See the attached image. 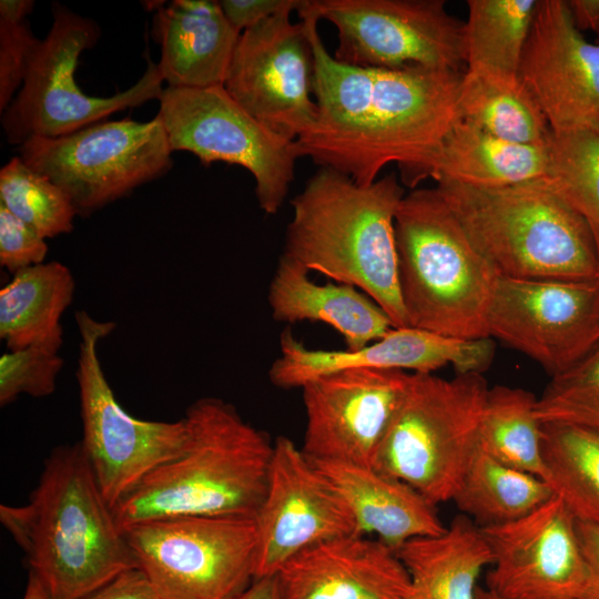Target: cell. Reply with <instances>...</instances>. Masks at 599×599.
I'll return each instance as SVG.
<instances>
[{
	"instance_id": "cell-1",
	"label": "cell",
	"mask_w": 599,
	"mask_h": 599,
	"mask_svg": "<svg viewBox=\"0 0 599 599\" xmlns=\"http://www.w3.org/2000/svg\"><path fill=\"white\" fill-rule=\"evenodd\" d=\"M297 13L314 54L317 116L296 140L298 155L367 186L396 163L402 184L414 187L458 119L465 71L361 68L337 61L317 30L318 16L304 0Z\"/></svg>"
},
{
	"instance_id": "cell-2",
	"label": "cell",
	"mask_w": 599,
	"mask_h": 599,
	"mask_svg": "<svg viewBox=\"0 0 599 599\" xmlns=\"http://www.w3.org/2000/svg\"><path fill=\"white\" fill-rule=\"evenodd\" d=\"M0 521L52 599H83L138 568L81 441L55 447L28 502L1 505Z\"/></svg>"
},
{
	"instance_id": "cell-3",
	"label": "cell",
	"mask_w": 599,
	"mask_h": 599,
	"mask_svg": "<svg viewBox=\"0 0 599 599\" xmlns=\"http://www.w3.org/2000/svg\"><path fill=\"white\" fill-rule=\"evenodd\" d=\"M183 451L146 475L112 508L118 526L174 517L254 519L263 501L274 441L217 397L185 412Z\"/></svg>"
},
{
	"instance_id": "cell-4",
	"label": "cell",
	"mask_w": 599,
	"mask_h": 599,
	"mask_svg": "<svg viewBox=\"0 0 599 599\" xmlns=\"http://www.w3.org/2000/svg\"><path fill=\"white\" fill-rule=\"evenodd\" d=\"M405 190L395 173L367 186L321 167L291 202L283 255L373 300L407 327L398 277L395 215Z\"/></svg>"
},
{
	"instance_id": "cell-5",
	"label": "cell",
	"mask_w": 599,
	"mask_h": 599,
	"mask_svg": "<svg viewBox=\"0 0 599 599\" xmlns=\"http://www.w3.org/2000/svg\"><path fill=\"white\" fill-rule=\"evenodd\" d=\"M436 187L498 275L599 278V256L585 221L546 179L505 187L438 181Z\"/></svg>"
},
{
	"instance_id": "cell-6",
	"label": "cell",
	"mask_w": 599,
	"mask_h": 599,
	"mask_svg": "<svg viewBox=\"0 0 599 599\" xmlns=\"http://www.w3.org/2000/svg\"><path fill=\"white\" fill-rule=\"evenodd\" d=\"M394 227L408 326L463 339L490 338L486 316L498 273L437 187L405 194Z\"/></svg>"
},
{
	"instance_id": "cell-7",
	"label": "cell",
	"mask_w": 599,
	"mask_h": 599,
	"mask_svg": "<svg viewBox=\"0 0 599 599\" xmlns=\"http://www.w3.org/2000/svg\"><path fill=\"white\" fill-rule=\"evenodd\" d=\"M488 389L480 373L453 379L413 373L372 467L435 506L453 500L479 445Z\"/></svg>"
},
{
	"instance_id": "cell-8",
	"label": "cell",
	"mask_w": 599,
	"mask_h": 599,
	"mask_svg": "<svg viewBox=\"0 0 599 599\" xmlns=\"http://www.w3.org/2000/svg\"><path fill=\"white\" fill-rule=\"evenodd\" d=\"M52 16V27L40 40L22 88L1 118L10 144L21 145L31 136L70 134L120 110L160 99L163 77L149 57L145 72L130 89L109 98L81 91L74 80L78 60L95 45L101 29L61 3H53Z\"/></svg>"
},
{
	"instance_id": "cell-9",
	"label": "cell",
	"mask_w": 599,
	"mask_h": 599,
	"mask_svg": "<svg viewBox=\"0 0 599 599\" xmlns=\"http://www.w3.org/2000/svg\"><path fill=\"white\" fill-rule=\"evenodd\" d=\"M172 152L158 114L148 122L126 118L57 138L31 136L19 146L21 160L59 186L81 216L164 175Z\"/></svg>"
},
{
	"instance_id": "cell-10",
	"label": "cell",
	"mask_w": 599,
	"mask_h": 599,
	"mask_svg": "<svg viewBox=\"0 0 599 599\" xmlns=\"http://www.w3.org/2000/svg\"><path fill=\"white\" fill-rule=\"evenodd\" d=\"M122 531L159 599H238L255 580L252 518H162Z\"/></svg>"
},
{
	"instance_id": "cell-11",
	"label": "cell",
	"mask_w": 599,
	"mask_h": 599,
	"mask_svg": "<svg viewBox=\"0 0 599 599\" xmlns=\"http://www.w3.org/2000/svg\"><path fill=\"white\" fill-rule=\"evenodd\" d=\"M80 335L75 377L82 422L81 445L101 493L113 506L146 475L184 449V418L175 422L140 419L116 400L104 375L99 343L115 328L87 311L75 312Z\"/></svg>"
},
{
	"instance_id": "cell-12",
	"label": "cell",
	"mask_w": 599,
	"mask_h": 599,
	"mask_svg": "<svg viewBox=\"0 0 599 599\" xmlns=\"http://www.w3.org/2000/svg\"><path fill=\"white\" fill-rule=\"evenodd\" d=\"M159 102L172 151L191 152L206 166L225 162L246 169L260 207L270 215L280 211L300 158L295 141L265 128L223 85L166 87Z\"/></svg>"
},
{
	"instance_id": "cell-13",
	"label": "cell",
	"mask_w": 599,
	"mask_h": 599,
	"mask_svg": "<svg viewBox=\"0 0 599 599\" xmlns=\"http://www.w3.org/2000/svg\"><path fill=\"white\" fill-rule=\"evenodd\" d=\"M337 30V61L379 69L464 71L465 22L444 0H311Z\"/></svg>"
},
{
	"instance_id": "cell-14",
	"label": "cell",
	"mask_w": 599,
	"mask_h": 599,
	"mask_svg": "<svg viewBox=\"0 0 599 599\" xmlns=\"http://www.w3.org/2000/svg\"><path fill=\"white\" fill-rule=\"evenodd\" d=\"M486 324L495 337L552 377L599 347V278L518 280L498 275Z\"/></svg>"
},
{
	"instance_id": "cell-15",
	"label": "cell",
	"mask_w": 599,
	"mask_h": 599,
	"mask_svg": "<svg viewBox=\"0 0 599 599\" xmlns=\"http://www.w3.org/2000/svg\"><path fill=\"white\" fill-rule=\"evenodd\" d=\"M283 10L243 31L224 89L270 131L292 141L316 120L314 54L306 24Z\"/></svg>"
},
{
	"instance_id": "cell-16",
	"label": "cell",
	"mask_w": 599,
	"mask_h": 599,
	"mask_svg": "<svg viewBox=\"0 0 599 599\" xmlns=\"http://www.w3.org/2000/svg\"><path fill=\"white\" fill-rule=\"evenodd\" d=\"M254 521L255 579L275 575L287 560L312 546L361 535L338 490L284 436L274 440L267 487Z\"/></svg>"
},
{
	"instance_id": "cell-17",
	"label": "cell",
	"mask_w": 599,
	"mask_h": 599,
	"mask_svg": "<svg viewBox=\"0 0 599 599\" xmlns=\"http://www.w3.org/2000/svg\"><path fill=\"white\" fill-rule=\"evenodd\" d=\"M410 375L398 369L353 368L302 386V451L313 461L372 466L407 392Z\"/></svg>"
},
{
	"instance_id": "cell-18",
	"label": "cell",
	"mask_w": 599,
	"mask_h": 599,
	"mask_svg": "<svg viewBox=\"0 0 599 599\" xmlns=\"http://www.w3.org/2000/svg\"><path fill=\"white\" fill-rule=\"evenodd\" d=\"M480 529L493 555L487 590L502 599H579L587 567L577 519L561 498Z\"/></svg>"
},
{
	"instance_id": "cell-19",
	"label": "cell",
	"mask_w": 599,
	"mask_h": 599,
	"mask_svg": "<svg viewBox=\"0 0 599 599\" xmlns=\"http://www.w3.org/2000/svg\"><path fill=\"white\" fill-rule=\"evenodd\" d=\"M519 80L552 133H599V41L576 28L566 1H538Z\"/></svg>"
},
{
	"instance_id": "cell-20",
	"label": "cell",
	"mask_w": 599,
	"mask_h": 599,
	"mask_svg": "<svg viewBox=\"0 0 599 599\" xmlns=\"http://www.w3.org/2000/svg\"><path fill=\"white\" fill-rule=\"evenodd\" d=\"M280 348L281 355L271 365L268 378L282 389L302 388L319 376L353 368L433 374L451 365L458 374H481L495 354L491 338L463 339L410 326L394 327L357 351L311 349L287 327L281 334Z\"/></svg>"
},
{
	"instance_id": "cell-21",
	"label": "cell",
	"mask_w": 599,
	"mask_h": 599,
	"mask_svg": "<svg viewBox=\"0 0 599 599\" xmlns=\"http://www.w3.org/2000/svg\"><path fill=\"white\" fill-rule=\"evenodd\" d=\"M278 599H412L409 575L377 538L353 535L312 546L275 573Z\"/></svg>"
},
{
	"instance_id": "cell-22",
	"label": "cell",
	"mask_w": 599,
	"mask_h": 599,
	"mask_svg": "<svg viewBox=\"0 0 599 599\" xmlns=\"http://www.w3.org/2000/svg\"><path fill=\"white\" fill-rule=\"evenodd\" d=\"M152 37L161 47L163 81L174 88L223 85L241 32L219 1L174 0L154 11Z\"/></svg>"
},
{
	"instance_id": "cell-23",
	"label": "cell",
	"mask_w": 599,
	"mask_h": 599,
	"mask_svg": "<svg viewBox=\"0 0 599 599\" xmlns=\"http://www.w3.org/2000/svg\"><path fill=\"white\" fill-rule=\"evenodd\" d=\"M313 463L347 502L361 535H375L396 551L408 540L446 529L436 506L406 483L372 466Z\"/></svg>"
},
{
	"instance_id": "cell-24",
	"label": "cell",
	"mask_w": 599,
	"mask_h": 599,
	"mask_svg": "<svg viewBox=\"0 0 599 599\" xmlns=\"http://www.w3.org/2000/svg\"><path fill=\"white\" fill-rule=\"evenodd\" d=\"M301 264L281 255L268 287L273 319L293 324L321 322L357 351L394 328L386 313L366 294L347 284L314 283Z\"/></svg>"
},
{
	"instance_id": "cell-25",
	"label": "cell",
	"mask_w": 599,
	"mask_h": 599,
	"mask_svg": "<svg viewBox=\"0 0 599 599\" xmlns=\"http://www.w3.org/2000/svg\"><path fill=\"white\" fill-rule=\"evenodd\" d=\"M549 161V143L507 142L457 119L433 158L427 177L505 187L547 179Z\"/></svg>"
},
{
	"instance_id": "cell-26",
	"label": "cell",
	"mask_w": 599,
	"mask_h": 599,
	"mask_svg": "<svg viewBox=\"0 0 599 599\" xmlns=\"http://www.w3.org/2000/svg\"><path fill=\"white\" fill-rule=\"evenodd\" d=\"M396 554L412 582V599H476L477 579L493 555L481 529L457 516L436 536L414 538Z\"/></svg>"
},
{
	"instance_id": "cell-27",
	"label": "cell",
	"mask_w": 599,
	"mask_h": 599,
	"mask_svg": "<svg viewBox=\"0 0 599 599\" xmlns=\"http://www.w3.org/2000/svg\"><path fill=\"white\" fill-rule=\"evenodd\" d=\"M74 292L72 272L58 261L13 274L0 290V338L8 351L34 344L62 346L61 317Z\"/></svg>"
},
{
	"instance_id": "cell-28",
	"label": "cell",
	"mask_w": 599,
	"mask_h": 599,
	"mask_svg": "<svg viewBox=\"0 0 599 599\" xmlns=\"http://www.w3.org/2000/svg\"><path fill=\"white\" fill-rule=\"evenodd\" d=\"M539 0H468L467 72L505 84L520 83L519 69Z\"/></svg>"
},
{
	"instance_id": "cell-29",
	"label": "cell",
	"mask_w": 599,
	"mask_h": 599,
	"mask_svg": "<svg viewBox=\"0 0 599 599\" xmlns=\"http://www.w3.org/2000/svg\"><path fill=\"white\" fill-rule=\"evenodd\" d=\"M554 496L542 478L496 459L478 445L453 500L485 528L521 518Z\"/></svg>"
},
{
	"instance_id": "cell-30",
	"label": "cell",
	"mask_w": 599,
	"mask_h": 599,
	"mask_svg": "<svg viewBox=\"0 0 599 599\" xmlns=\"http://www.w3.org/2000/svg\"><path fill=\"white\" fill-rule=\"evenodd\" d=\"M544 480L578 521L599 526V432L541 422Z\"/></svg>"
},
{
	"instance_id": "cell-31",
	"label": "cell",
	"mask_w": 599,
	"mask_h": 599,
	"mask_svg": "<svg viewBox=\"0 0 599 599\" xmlns=\"http://www.w3.org/2000/svg\"><path fill=\"white\" fill-rule=\"evenodd\" d=\"M457 115L511 143L546 145L552 134L546 116L521 82L509 85L467 71L460 85Z\"/></svg>"
},
{
	"instance_id": "cell-32",
	"label": "cell",
	"mask_w": 599,
	"mask_h": 599,
	"mask_svg": "<svg viewBox=\"0 0 599 599\" xmlns=\"http://www.w3.org/2000/svg\"><path fill=\"white\" fill-rule=\"evenodd\" d=\"M538 399L526 389L494 386L484 407L479 447L496 459L544 479Z\"/></svg>"
},
{
	"instance_id": "cell-33",
	"label": "cell",
	"mask_w": 599,
	"mask_h": 599,
	"mask_svg": "<svg viewBox=\"0 0 599 599\" xmlns=\"http://www.w3.org/2000/svg\"><path fill=\"white\" fill-rule=\"evenodd\" d=\"M547 181L585 221L599 256V133H552Z\"/></svg>"
},
{
	"instance_id": "cell-34",
	"label": "cell",
	"mask_w": 599,
	"mask_h": 599,
	"mask_svg": "<svg viewBox=\"0 0 599 599\" xmlns=\"http://www.w3.org/2000/svg\"><path fill=\"white\" fill-rule=\"evenodd\" d=\"M0 204L43 238L70 233L78 215L68 195L19 155L0 170Z\"/></svg>"
},
{
	"instance_id": "cell-35",
	"label": "cell",
	"mask_w": 599,
	"mask_h": 599,
	"mask_svg": "<svg viewBox=\"0 0 599 599\" xmlns=\"http://www.w3.org/2000/svg\"><path fill=\"white\" fill-rule=\"evenodd\" d=\"M60 348L53 344H34L3 353L0 357V406L11 404L20 395L50 396L64 365Z\"/></svg>"
},
{
	"instance_id": "cell-36",
	"label": "cell",
	"mask_w": 599,
	"mask_h": 599,
	"mask_svg": "<svg viewBox=\"0 0 599 599\" xmlns=\"http://www.w3.org/2000/svg\"><path fill=\"white\" fill-rule=\"evenodd\" d=\"M40 43L28 20L0 18V110L14 99L23 84L30 61Z\"/></svg>"
},
{
	"instance_id": "cell-37",
	"label": "cell",
	"mask_w": 599,
	"mask_h": 599,
	"mask_svg": "<svg viewBox=\"0 0 599 599\" xmlns=\"http://www.w3.org/2000/svg\"><path fill=\"white\" fill-rule=\"evenodd\" d=\"M45 238L0 204V265L11 274L44 263Z\"/></svg>"
},
{
	"instance_id": "cell-38",
	"label": "cell",
	"mask_w": 599,
	"mask_h": 599,
	"mask_svg": "<svg viewBox=\"0 0 599 599\" xmlns=\"http://www.w3.org/2000/svg\"><path fill=\"white\" fill-rule=\"evenodd\" d=\"M541 397L599 400V347L570 370L552 377Z\"/></svg>"
},
{
	"instance_id": "cell-39",
	"label": "cell",
	"mask_w": 599,
	"mask_h": 599,
	"mask_svg": "<svg viewBox=\"0 0 599 599\" xmlns=\"http://www.w3.org/2000/svg\"><path fill=\"white\" fill-rule=\"evenodd\" d=\"M303 0H221L219 4L231 26L243 32L270 17L286 10L297 9Z\"/></svg>"
},
{
	"instance_id": "cell-40",
	"label": "cell",
	"mask_w": 599,
	"mask_h": 599,
	"mask_svg": "<svg viewBox=\"0 0 599 599\" xmlns=\"http://www.w3.org/2000/svg\"><path fill=\"white\" fill-rule=\"evenodd\" d=\"M540 422H565L599 432V400L539 398L536 407Z\"/></svg>"
},
{
	"instance_id": "cell-41",
	"label": "cell",
	"mask_w": 599,
	"mask_h": 599,
	"mask_svg": "<svg viewBox=\"0 0 599 599\" xmlns=\"http://www.w3.org/2000/svg\"><path fill=\"white\" fill-rule=\"evenodd\" d=\"M83 599H159L139 568L125 571Z\"/></svg>"
},
{
	"instance_id": "cell-42",
	"label": "cell",
	"mask_w": 599,
	"mask_h": 599,
	"mask_svg": "<svg viewBox=\"0 0 599 599\" xmlns=\"http://www.w3.org/2000/svg\"><path fill=\"white\" fill-rule=\"evenodd\" d=\"M577 534L587 567L579 599H599V526L577 520Z\"/></svg>"
},
{
	"instance_id": "cell-43",
	"label": "cell",
	"mask_w": 599,
	"mask_h": 599,
	"mask_svg": "<svg viewBox=\"0 0 599 599\" xmlns=\"http://www.w3.org/2000/svg\"><path fill=\"white\" fill-rule=\"evenodd\" d=\"M566 4L579 31H591L599 35V0H569Z\"/></svg>"
},
{
	"instance_id": "cell-44",
	"label": "cell",
	"mask_w": 599,
	"mask_h": 599,
	"mask_svg": "<svg viewBox=\"0 0 599 599\" xmlns=\"http://www.w3.org/2000/svg\"><path fill=\"white\" fill-rule=\"evenodd\" d=\"M238 599H278L275 575L255 579Z\"/></svg>"
},
{
	"instance_id": "cell-45",
	"label": "cell",
	"mask_w": 599,
	"mask_h": 599,
	"mask_svg": "<svg viewBox=\"0 0 599 599\" xmlns=\"http://www.w3.org/2000/svg\"><path fill=\"white\" fill-rule=\"evenodd\" d=\"M34 7L32 0H1L0 18L9 20H26Z\"/></svg>"
},
{
	"instance_id": "cell-46",
	"label": "cell",
	"mask_w": 599,
	"mask_h": 599,
	"mask_svg": "<svg viewBox=\"0 0 599 599\" xmlns=\"http://www.w3.org/2000/svg\"><path fill=\"white\" fill-rule=\"evenodd\" d=\"M22 599H52L38 578L29 572L27 587Z\"/></svg>"
},
{
	"instance_id": "cell-47",
	"label": "cell",
	"mask_w": 599,
	"mask_h": 599,
	"mask_svg": "<svg viewBox=\"0 0 599 599\" xmlns=\"http://www.w3.org/2000/svg\"><path fill=\"white\" fill-rule=\"evenodd\" d=\"M476 599H502V598L494 595L486 588L478 587L476 590Z\"/></svg>"
}]
</instances>
